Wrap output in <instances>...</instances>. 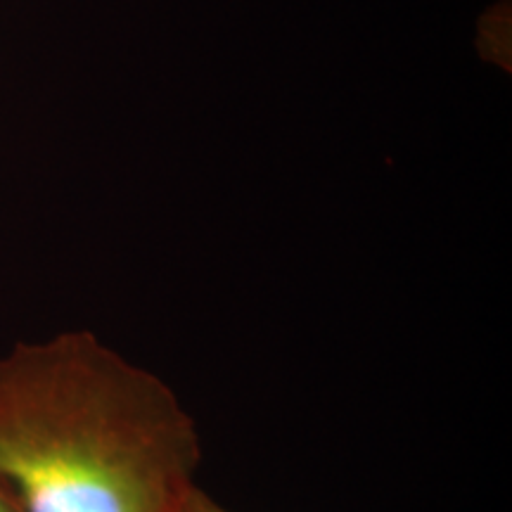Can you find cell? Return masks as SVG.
Returning <instances> with one entry per match:
<instances>
[{
    "instance_id": "2",
    "label": "cell",
    "mask_w": 512,
    "mask_h": 512,
    "mask_svg": "<svg viewBox=\"0 0 512 512\" xmlns=\"http://www.w3.org/2000/svg\"><path fill=\"white\" fill-rule=\"evenodd\" d=\"M178 512H233V510L216 501V498H211L207 491L197 484L188 494V498H185Z\"/></svg>"
},
{
    "instance_id": "3",
    "label": "cell",
    "mask_w": 512,
    "mask_h": 512,
    "mask_svg": "<svg viewBox=\"0 0 512 512\" xmlns=\"http://www.w3.org/2000/svg\"><path fill=\"white\" fill-rule=\"evenodd\" d=\"M0 512H22L19 510V505L12 501V496L8 494V491L0 486Z\"/></svg>"
},
{
    "instance_id": "1",
    "label": "cell",
    "mask_w": 512,
    "mask_h": 512,
    "mask_svg": "<svg viewBox=\"0 0 512 512\" xmlns=\"http://www.w3.org/2000/svg\"><path fill=\"white\" fill-rule=\"evenodd\" d=\"M200 465L174 387L93 332L0 356V486L22 512H178Z\"/></svg>"
}]
</instances>
